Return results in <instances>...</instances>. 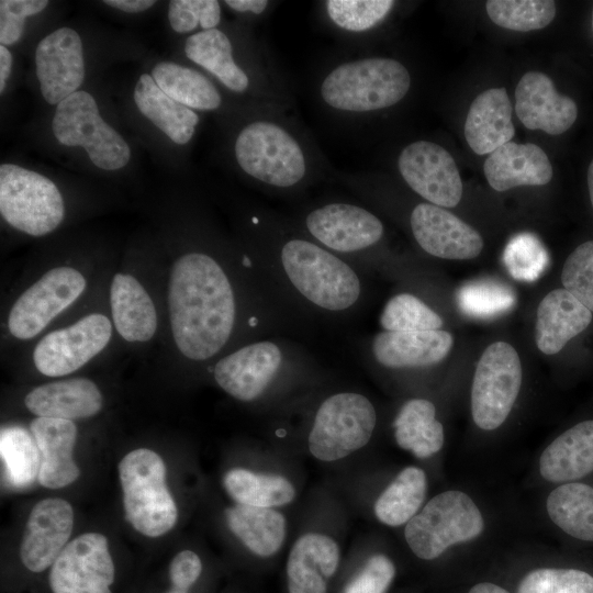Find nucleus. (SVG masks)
Returning a JSON list of instances; mask_svg holds the SVG:
<instances>
[{
	"mask_svg": "<svg viewBox=\"0 0 593 593\" xmlns=\"http://www.w3.org/2000/svg\"><path fill=\"white\" fill-rule=\"evenodd\" d=\"M187 57L219 79L227 89L244 92L249 86L246 72L234 61L233 47L226 34L217 29L201 31L188 37Z\"/></svg>",
	"mask_w": 593,
	"mask_h": 593,
	"instance_id": "473e14b6",
	"label": "nucleus"
},
{
	"mask_svg": "<svg viewBox=\"0 0 593 593\" xmlns=\"http://www.w3.org/2000/svg\"><path fill=\"white\" fill-rule=\"evenodd\" d=\"M152 77L165 93L190 109L211 111L221 105L215 86L193 68L161 61L153 67Z\"/></svg>",
	"mask_w": 593,
	"mask_h": 593,
	"instance_id": "72a5a7b5",
	"label": "nucleus"
},
{
	"mask_svg": "<svg viewBox=\"0 0 593 593\" xmlns=\"http://www.w3.org/2000/svg\"><path fill=\"white\" fill-rule=\"evenodd\" d=\"M12 69V54L10 51L1 45L0 46V92L3 93L7 80L10 77Z\"/></svg>",
	"mask_w": 593,
	"mask_h": 593,
	"instance_id": "603ef678",
	"label": "nucleus"
},
{
	"mask_svg": "<svg viewBox=\"0 0 593 593\" xmlns=\"http://www.w3.org/2000/svg\"><path fill=\"white\" fill-rule=\"evenodd\" d=\"M523 379L519 356L506 342L489 345L481 355L471 385V415L478 427L493 430L510 415Z\"/></svg>",
	"mask_w": 593,
	"mask_h": 593,
	"instance_id": "9b49d317",
	"label": "nucleus"
},
{
	"mask_svg": "<svg viewBox=\"0 0 593 593\" xmlns=\"http://www.w3.org/2000/svg\"><path fill=\"white\" fill-rule=\"evenodd\" d=\"M592 312L563 288L540 301L535 323V342L545 355H556L591 323Z\"/></svg>",
	"mask_w": 593,
	"mask_h": 593,
	"instance_id": "393cba45",
	"label": "nucleus"
},
{
	"mask_svg": "<svg viewBox=\"0 0 593 593\" xmlns=\"http://www.w3.org/2000/svg\"><path fill=\"white\" fill-rule=\"evenodd\" d=\"M545 250L532 235L516 236L506 247L505 264L516 279H534L544 267Z\"/></svg>",
	"mask_w": 593,
	"mask_h": 593,
	"instance_id": "a18cd8bd",
	"label": "nucleus"
},
{
	"mask_svg": "<svg viewBox=\"0 0 593 593\" xmlns=\"http://www.w3.org/2000/svg\"><path fill=\"white\" fill-rule=\"evenodd\" d=\"M305 358L302 350L284 339L251 342L219 359L214 379L222 390L236 400L259 399L289 367Z\"/></svg>",
	"mask_w": 593,
	"mask_h": 593,
	"instance_id": "1a4fd4ad",
	"label": "nucleus"
},
{
	"mask_svg": "<svg viewBox=\"0 0 593 593\" xmlns=\"http://www.w3.org/2000/svg\"><path fill=\"white\" fill-rule=\"evenodd\" d=\"M134 101L139 112L174 143L183 145L192 138L199 115L165 93L150 75L138 78Z\"/></svg>",
	"mask_w": 593,
	"mask_h": 593,
	"instance_id": "c756f323",
	"label": "nucleus"
},
{
	"mask_svg": "<svg viewBox=\"0 0 593 593\" xmlns=\"http://www.w3.org/2000/svg\"><path fill=\"white\" fill-rule=\"evenodd\" d=\"M46 0H1L0 43L3 46L18 43L23 34L25 19L42 12Z\"/></svg>",
	"mask_w": 593,
	"mask_h": 593,
	"instance_id": "de8ad7c7",
	"label": "nucleus"
},
{
	"mask_svg": "<svg viewBox=\"0 0 593 593\" xmlns=\"http://www.w3.org/2000/svg\"><path fill=\"white\" fill-rule=\"evenodd\" d=\"M484 176L499 192L519 186H544L552 179L547 154L532 143L508 142L492 152L483 165Z\"/></svg>",
	"mask_w": 593,
	"mask_h": 593,
	"instance_id": "5701e85b",
	"label": "nucleus"
},
{
	"mask_svg": "<svg viewBox=\"0 0 593 593\" xmlns=\"http://www.w3.org/2000/svg\"><path fill=\"white\" fill-rule=\"evenodd\" d=\"M399 447L424 459L438 452L445 440L443 424L436 419V407L425 399H411L399 410L394 421Z\"/></svg>",
	"mask_w": 593,
	"mask_h": 593,
	"instance_id": "2f4dec72",
	"label": "nucleus"
},
{
	"mask_svg": "<svg viewBox=\"0 0 593 593\" xmlns=\"http://www.w3.org/2000/svg\"><path fill=\"white\" fill-rule=\"evenodd\" d=\"M592 30H593V8H592Z\"/></svg>",
	"mask_w": 593,
	"mask_h": 593,
	"instance_id": "4d7b16f0",
	"label": "nucleus"
},
{
	"mask_svg": "<svg viewBox=\"0 0 593 593\" xmlns=\"http://www.w3.org/2000/svg\"><path fill=\"white\" fill-rule=\"evenodd\" d=\"M427 492L424 470L406 467L377 499L376 517L388 526H401L415 516Z\"/></svg>",
	"mask_w": 593,
	"mask_h": 593,
	"instance_id": "c9c22d12",
	"label": "nucleus"
},
{
	"mask_svg": "<svg viewBox=\"0 0 593 593\" xmlns=\"http://www.w3.org/2000/svg\"><path fill=\"white\" fill-rule=\"evenodd\" d=\"M412 234L427 254L449 260L473 259L483 249L482 236L447 209L428 202L411 213Z\"/></svg>",
	"mask_w": 593,
	"mask_h": 593,
	"instance_id": "f3484780",
	"label": "nucleus"
},
{
	"mask_svg": "<svg viewBox=\"0 0 593 593\" xmlns=\"http://www.w3.org/2000/svg\"><path fill=\"white\" fill-rule=\"evenodd\" d=\"M234 153L247 175L272 188H292L306 174L301 145L284 127L271 121L246 125L235 141Z\"/></svg>",
	"mask_w": 593,
	"mask_h": 593,
	"instance_id": "423d86ee",
	"label": "nucleus"
},
{
	"mask_svg": "<svg viewBox=\"0 0 593 593\" xmlns=\"http://www.w3.org/2000/svg\"><path fill=\"white\" fill-rule=\"evenodd\" d=\"M468 593H510L504 588L491 583V582H480L474 584Z\"/></svg>",
	"mask_w": 593,
	"mask_h": 593,
	"instance_id": "864d4df0",
	"label": "nucleus"
},
{
	"mask_svg": "<svg viewBox=\"0 0 593 593\" xmlns=\"http://www.w3.org/2000/svg\"><path fill=\"white\" fill-rule=\"evenodd\" d=\"M0 212L14 228L43 236L61 223L63 197L47 177L14 164L0 166Z\"/></svg>",
	"mask_w": 593,
	"mask_h": 593,
	"instance_id": "6e6552de",
	"label": "nucleus"
},
{
	"mask_svg": "<svg viewBox=\"0 0 593 593\" xmlns=\"http://www.w3.org/2000/svg\"><path fill=\"white\" fill-rule=\"evenodd\" d=\"M515 100L516 114L528 130L559 135L578 119L575 101L559 93L544 72L528 71L523 75L516 86Z\"/></svg>",
	"mask_w": 593,
	"mask_h": 593,
	"instance_id": "aec40b11",
	"label": "nucleus"
},
{
	"mask_svg": "<svg viewBox=\"0 0 593 593\" xmlns=\"http://www.w3.org/2000/svg\"><path fill=\"white\" fill-rule=\"evenodd\" d=\"M550 519L568 535L593 541V488L568 482L550 492L546 502Z\"/></svg>",
	"mask_w": 593,
	"mask_h": 593,
	"instance_id": "f704fd0d",
	"label": "nucleus"
},
{
	"mask_svg": "<svg viewBox=\"0 0 593 593\" xmlns=\"http://www.w3.org/2000/svg\"><path fill=\"white\" fill-rule=\"evenodd\" d=\"M399 171L409 187L428 203L454 208L462 198V180L454 157L440 145L417 141L398 159Z\"/></svg>",
	"mask_w": 593,
	"mask_h": 593,
	"instance_id": "dca6fc26",
	"label": "nucleus"
},
{
	"mask_svg": "<svg viewBox=\"0 0 593 593\" xmlns=\"http://www.w3.org/2000/svg\"><path fill=\"white\" fill-rule=\"evenodd\" d=\"M24 404L37 417L71 421L96 415L102 407V395L94 382L76 378L33 389Z\"/></svg>",
	"mask_w": 593,
	"mask_h": 593,
	"instance_id": "bb28decb",
	"label": "nucleus"
},
{
	"mask_svg": "<svg viewBox=\"0 0 593 593\" xmlns=\"http://www.w3.org/2000/svg\"><path fill=\"white\" fill-rule=\"evenodd\" d=\"M454 346L452 335L444 329L377 333L370 343L374 361L388 369L425 368L443 361Z\"/></svg>",
	"mask_w": 593,
	"mask_h": 593,
	"instance_id": "412c9836",
	"label": "nucleus"
},
{
	"mask_svg": "<svg viewBox=\"0 0 593 593\" xmlns=\"http://www.w3.org/2000/svg\"><path fill=\"white\" fill-rule=\"evenodd\" d=\"M166 593H187V591H183V590H180V589H177V588H171Z\"/></svg>",
	"mask_w": 593,
	"mask_h": 593,
	"instance_id": "6e6d98bb",
	"label": "nucleus"
},
{
	"mask_svg": "<svg viewBox=\"0 0 593 593\" xmlns=\"http://www.w3.org/2000/svg\"><path fill=\"white\" fill-rule=\"evenodd\" d=\"M112 317L119 334L127 342H147L155 334L154 303L143 286L131 275L116 273L110 290Z\"/></svg>",
	"mask_w": 593,
	"mask_h": 593,
	"instance_id": "c85d7f7f",
	"label": "nucleus"
},
{
	"mask_svg": "<svg viewBox=\"0 0 593 593\" xmlns=\"http://www.w3.org/2000/svg\"><path fill=\"white\" fill-rule=\"evenodd\" d=\"M123 505L127 522L144 536L159 537L177 523L178 508L166 485V466L161 457L147 448H137L119 463Z\"/></svg>",
	"mask_w": 593,
	"mask_h": 593,
	"instance_id": "20e7f679",
	"label": "nucleus"
},
{
	"mask_svg": "<svg viewBox=\"0 0 593 593\" xmlns=\"http://www.w3.org/2000/svg\"><path fill=\"white\" fill-rule=\"evenodd\" d=\"M86 288L83 276L70 267L47 271L25 290L9 314V329L20 339H30L72 304Z\"/></svg>",
	"mask_w": 593,
	"mask_h": 593,
	"instance_id": "ddd939ff",
	"label": "nucleus"
},
{
	"mask_svg": "<svg viewBox=\"0 0 593 593\" xmlns=\"http://www.w3.org/2000/svg\"><path fill=\"white\" fill-rule=\"evenodd\" d=\"M561 282L563 289L593 313V240L582 243L568 256Z\"/></svg>",
	"mask_w": 593,
	"mask_h": 593,
	"instance_id": "37998d69",
	"label": "nucleus"
},
{
	"mask_svg": "<svg viewBox=\"0 0 593 593\" xmlns=\"http://www.w3.org/2000/svg\"><path fill=\"white\" fill-rule=\"evenodd\" d=\"M0 452L12 485L23 488L38 477L40 450L33 436L19 426L1 430Z\"/></svg>",
	"mask_w": 593,
	"mask_h": 593,
	"instance_id": "4c0bfd02",
	"label": "nucleus"
},
{
	"mask_svg": "<svg viewBox=\"0 0 593 593\" xmlns=\"http://www.w3.org/2000/svg\"><path fill=\"white\" fill-rule=\"evenodd\" d=\"M394 5L392 0H328V18L349 32H365L379 24Z\"/></svg>",
	"mask_w": 593,
	"mask_h": 593,
	"instance_id": "a19ab883",
	"label": "nucleus"
},
{
	"mask_svg": "<svg viewBox=\"0 0 593 593\" xmlns=\"http://www.w3.org/2000/svg\"><path fill=\"white\" fill-rule=\"evenodd\" d=\"M517 593H593V577L578 569L539 568L521 580Z\"/></svg>",
	"mask_w": 593,
	"mask_h": 593,
	"instance_id": "79ce46f5",
	"label": "nucleus"
},
{
	"mask_svg": "<svg viewBox=\"0 0 593 593\" xmlns=\"http://www.w3.org/2000/svg\"><path fill=\"white\" fill-rule=\"evenodd\" d=\"M379 323L389 332H423L441 329L444 321L418 296L402 292L384 304Z\"/></svg>",
	"mask_w": 593,
	"mask_h": 593,
	"instance_id": "58836bf2",
	"label": "nucleus"
},
{
	"mask_svg": "<svg viewBox=\"0 0 593 593\" xmlns=\"http://www.w3.org/2000/svg\"><path fill=\"white\" fill-rule=\"evenodd\" d=\"M515 134L512 104L504 88H492L479 93L471 102L465 137L478 155L491 154L511 142Z\"/></svg>",
	"mask_w": 593,
	"mask_h": 593,
	"instance_id": "a878e982",
	"label": "nucleus"
},
{
	"mask_svg": "<svg viewBox=\"0 0 593 593\" xmlns=\"http://www.w3.org/2000/svg\"><path fill=\"white\" fill-rule=\"evenodd\" d=\"M52 128L60 144L83 147L98 168L121 169L131 158L130 146L104 122L94 98L89 92L76 91L59 102Z\"/></svg>",
	"mask_w": 593,
	"mask_h": 593,
	"instance_id": "9d476101",
	"label": "nucleus"
},
{
	"mask_svg": "<svg viewBox=\"0 0 593 593\" xmlns=\"http://www.w3.org/2000/svg\"><path fill=\"white\" fill-rule=\"evenodd\" d=\"M74 527V511L64 499L37 502L29 515L20 545L24 567L35 573L52 567L67 545Z\"/></svg>",
	"mask_w": 593,
	"mask_h": 593,
	"instance_id": "6ab92c4d",
	"label": "nucleus"
},
{
	"mask_svg": "<svg viewBox=\"0 0 593 593\" xmlns=\"http://www.w3.org/2000/svg\"><path fill=\"white\" fill-rule=\"evenodd\" d=\"M223 486L238 504L275 507L293 501L295 490L282 475L262 474L244 468H233L223 477Z\"/></svg>",
	"mask_w": 593,
	"mask_h": 593,
	"instance_id": "e433bc0d",
	"label": "nucleus"
},
{
	"mask_svg": "<svg viewBox=\"0 0 593 593\" xmlns=\"http://www.w3.org/2000/svg\"><path fill=\"white\" fill-rule=\"evenodd\" d=\"M168 19L177 33H189L198 25L203 31L212 30L220 23L221 7L216 0H172Z\"/></svg>",
	"mask_w": 593,
	"mask_h": 593,
	"instance_id": "c03bdc74",
	"label": "nucleus"
},
{
	"mask_svg": "<svg viewBox=\"0 0 593 593\" xmlns=\"http://www.w3.org/2000/svg\"><path fill=\"white\" fill-rule=\"evenodd\" d=\"M485 9L496 25L518 32L544 29L556 15L550 0H489Z\"/></svg>",
	"mask_w": 593,
	"mask_h": 593,
	"instance_id": "ea45409f",
	"label": "nucleus"
},
{
	"mask_svg": "<svg viewBox=\"0 0 593 593\" xmlns=\"http://www.w3.org/2000/svg\"><path fill=\"white\" fill-rule=\"evenodd\" d=\"M588 189H589V195L591 200V204L593 208V159L591 160L589 167H588Z\"/></svg>",
	"mask_w": 593,
	"mask_h": 593,
	"instance_id": "5fc2aeb1",
	"label": "nucleus"
},
{
	"mask_svg": "<svg viewBox=\"0 0 593 593\" xmlns=\"http://www.w3.org/2000/svg\"><path fill=\"white\" fill-rule=\"evenodd\" d=\"M483 528L482 514L473 500L450 490L432 497L406 523L404 537L416 557L433 560L450 546L477 538Z\"/></svg>",
	"mask_w": 593,
	"mask_h": 593,
	"instance_id": "39448f33",
	"label": "nucleus"
},
{
	"mask_svg": "<svg viewBox=\"0 0 593 593\" xmlns=\"http://www.w3.org/2000/svg\"><path fill=\"white\" fill-rule=\"evenodd\" d=\"M376 424V409L367 396L348 391L334 393L315 412L309 450L322 461L345 458L369 443Z\"/></svg>",
	"mask_w": 593,
	"mask_h": 593,
	"instance_id": "0eeeda50",
	"label": "nucleus"
},
{
	"mask_svg": "<svg viewBox=\"0 0 593 593\" xmlns=\"http://www.w3.org/2000/svg\"><path fill=\"white\" fill-rule=\"evenodd\" d=\"M30 429L40 450V484L48 489H60L75 482L80 470L72 459L77 438L74 422L36 417Z\"/></svg>",
	"mask_w": 593,
	"mask_h": 593,
	"instance_id": "4be33fe9",
	"label": "nucleus"
},
{
	"mask_svg": "<svg viewBox=\"0 0 593 593\" xmlns=\"http://www.w3.org/2000/svg\"><path fill=\"white\" fill-rule=\"evenodd\" d=\"M225 4L237 12L262 13L269 2L267 0H226Z\"/></svg>",
	"mask_w": 593,
	"mask_h": 593,
	"instance_id": "8fccbe9b",
	"label": "nucleus"
},
{
	"mask_svg": "<svg viewBox=\"0 0 593 593\" xmlns=\"http://www.w3.org/2000/svg\"><path fill=\"white\" fill-rule=\"evenodd\" d=\"M411 87V76L400 61L368 57L343 63L323 79L321 96L333 109L369 112L401 101Z\"/></svg>",
	"mask_w": 593,
	"mask_h": 593,
	"instance_id": "7ed1b4c3",
	"label": "nucleus"
},
{
	"mask_svg": "<svg viewBox=\"0 0 593 593\" xmlns=\"http://www.w3.org/2000/svg\"><path fill=\"white\" fill-rule=\"evenodd\" d=\"M112 326L102 314H89L43 337L33 353L36 369L48 377L69 374L98 355L109 343Z\"/></svg>",
	"mask_w": 593,
	"mask_h": 593,
	"instance_id": "2eb2a0df",
	"label": "nucleus"
},
{
	"mask_svg": "<svg viewBox=\"0 0 593 593\" xmlns=\"http://www.w3.org/2000/svg\"><path fill=\"white\" fill-rule=\"evenodd\" d=\"M303 225L311 239L346 260H359V255L374 247L384 234L377 215L344 202L314 208L305 215Z\"/></svg>",
	"mask_w": 593,
	"mask_h": 593,
	"instance_id": "f8f14e48",
	"label": "nucleus"
},
{
	"mask_svg": "<svg viewBox=\"0 0 593 593\" xmlns=\"http://www.w3.org/2000/svg\"><path fill=\"white\" fill-rule=\"evenodd\" d=\"M539 471L550 482H571L593 472V419L578 423L546 447Z\"/></svg>",
	"mask_w": 593,
	"mask_h": 593,
	"instance_id": "cd10ccee",
	"label": "nucleus"
},
{
	"mask_svg": "<svg viewBox=\"0 0 593 593\" xmlns=\"http://www.w3.org/2000/svg\"><path fill=\"white\" fill-rule=\"evenodd\" d=\"M35 63L43 98L49 104H58L75 93L85 79L79 34L70 27L49 33L37 44Z\"/></svg>",
	"mask_w": 593,
	"mask_h": 593,
	"instance_id": "a211bd4d",
	"label": "nucleus"
},
{
	"mask_svg": "<svg viewBox=\"0 0 593 593\" xmlns=\"http://www.w3.org/2000/svg\"><path fill=\"white\" fill-rule=\"evenodd\" d=\"M115 568L104 535L86 533L69 541L51 567L53 593H112Z\"/></svg>",
	"mask_w": 593,
	"mask_h": 593,
	"instance_id": "4468645a",
	"label": "nucleus"
},
{
	"mask_svg": "<svg viewBox=\"0 0 593 593\" xmlns=\"http://www.w3.org/2000/svg\"><path fill=\"white\" fill-rule=\"evenodd\" d=\"M339 559L333 538L317 533L301 536L287 561L289 593H326L327 581L335 574Z\"/></svg>",
	"mask_w": 593,
	"mask_h": 593,
	"instance_id": "b1692460",
	"label": "nucleus"
},
{
	"mask_svg": "<svg viewBox=\"0 0 593 593\" xmlns=\"http://www.w3.org/2000/svg\"><path fill=\"white\" fill-rule=\"evenodd\" d=\"M394 575L392 560L382 553L373 555L346 584L343 593H387Z\"/></svg>",
	"mask_w": 593,
	"mask_h": 593,
	"instance_id": "49530a36",
	"label": "nucleus"
},
{
	"mask_svg": "<svg viewBox=\"0 0 593 593\" xmlns=\"http://www.w3.org/2000/svg\"><path fill=\"white\" fill-rule=\"evenodd\" d=\"M202 562L191 550L178 552L169 566V579L172 588L188 591L200 578Z\"/></svg>",
	"mask_w": 593,
	"mask_h": 593,
	"instance_id": "09e8293b",
	"label": "nucleus"
},
{
	"mask_svg": "<svg viewBox=\"0 0 593 593\" xmlns=\"http://www.w3.org/2000/svg\"><path fill=\"white\" fill-rule=\"evenodd\" d=\"M231 532L255 555L269 557L282 546L287 522L271 507H257L236 503L225 511Z\"/></svg>",
	"mask_w": 593,
	"mask_h": 593,
	"instance_id": "7c9ffc66",
	"label": "nucleus"
},
{
	"mask_svg": "<svg viewBox=\"0 0 593 593\" xmlns=\"http://www.w3.org/2000/svg\"><path fill=\"white\" fill-rule=\"evenodd\" d=\"M268 287L292 309L322 318L356 313L365 296L359 270L311 238L291 236L268 253Z\"/></svg>",
	"mask_w": 593,
	"mask_h": 593,
	"instance_id": "f257e3e1",
	"label": "nucleus"
},
{
	"mask_svg": "<svg viewBox=\"0 0 593 593\" xmlns=\"http://www.w3.org/2000/svg\"><path fill=\"white\" fill-rule=\"evenodd\" d=\"M168 304L175 343L188 359L208 360L231 339L236 295L224 268L210 255L193 251L175 261Z\"/></svg>",
	"mask_w": 593,
	"mask_h": 593,
	"instance_id": "f03ea898",
	"label": "nucleus"
},
{
	"mask_svg": "<svg viewBox=\"0 0 593 593\" xmlns=\"http://www.w3.org/2000/svg\"><path fill=\"white\" fill-rule=\"evenodd\" d=\"M105 4L124 12H142L152 8L156 2L153 0H104Z\"/></svg>",
	"mask_w": 593,
	"mask_h": 593,
	"instance_id": "3c124183",
	"label": "nucleus"
}]
</instances>
